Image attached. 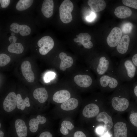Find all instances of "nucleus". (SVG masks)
<instances>
[{"label":"nucleus","instance_id":"obj_6","mask_svg":"<svg viewBox=\"0 0 137 137\" xmlns=\"http://www.w3.org/2000/svg\"><path fill=\"white\" fill-rule=\"evenodd\" d=\"M37 44L40 47L39 50L40 53L42 55H45L53 49L54 46V42L51 37L46 36L39 40Z\"/></svg>","mask_w":137,"mask_h":137},{"label":"nucleus","instance_id":"obj_34","mask_svg":"<svg viewBox=\"0 0 137 137\" xmlns=\"http://www.w3.org/2000/svg\"><path fill=\"white\" fill-rule=\"evenodd\" d=\"M10 2V0H0L1 7L3 8L7 7L9 5Z\"/></svg>","mask_w":137,"mask_h":137},{"label":"nucleus","instance_id":"obj_23","mask_svg":"<svg viewBox=\"0 0 137 137\" xmlns=\"http://www.w3.org/2000/svg\"><path fill=\"white\" fill-rule=\"evenodd\" d=\"M114 13L117 18L120 19H124L131 16L132 12L128 7L123 6H119L115 9Z\"/></svg>","mask_w":137,"mask_h":137},{"label":"nucleus","instance_id":"obj_9","mask_svg":"<svg viewBox=\"0 0 137 137\" xmlns=\"http://www.w3.org/2000/svg\"><path fill=\"white\" fill-rule=\"evenodd\" d=\"M21 69L22 74L26 80L29 82H33L35 75L31 69L30 62L27 61L23 62L21 65Z\"/></svg>","mask_w":137,"mask_h":137},{"label":"nucleus","instance_id":"obj_20","mask_svg":"<svg viewBox=\"0 0 137 137\" xmlns=\"http://www.w3.org/2000/svg\"><path fill=\"white\" fill-rule=\"evenodd\" d=\"M59 57L61 59L59 68L61 70L64 71L66 68L70 67L72 65L73 58L70 56H67L65 53L63 52L60 53Z\"/></svg>","mask_w":137,"mask_h":137},{"label":"nucleus","instance_id":"obj_40","mask_svg":"<svg viewBox=\"0 0 137 137\" xmlns=\"http://www.w3.org/2000/svg\"><path fill=\"white\" fill-rule=\"evenodd\" d=\"M112 135L109 132H108L101 136V137H111Z\"/></svg>","mask_w":137,"mask_h":137},{"label":"nucleus","instance_id":"obj_30","mask_svg":"<svg viewBox=\"0 0 137 137\" xmlns=\"http://www.w3.org/2000/svg\"><path fill=\"white\" fill-rule=\"evenodd\" d=\"M133 27L132 24L131 23L128 22L124 24L121 27L122 32L125 34L130 33Z\"/></svg>","mask_w":137,"mask_h":137},{"label":"nucleus","instance_id":"obj_16","mask_svg":"<svg viewBox=\"0 0 137 137\" xmlns=\"http://www.w3.org/2000/svg\"><path fill=\"white\" fill-rule=\"evenodd\" d=\"M46 121V119L45 117L40 115H37L36 118L31 119L29 123L30 131L32 132H35L38 129L39 125L45 123Z\"/></svg>","mask_w":137,"mask_h":137},{"label":"nucleus","instance_id":"obj_14","mask_svg":"<svg viewBox=\"0 0 137 137\" xmlns=\"http://www.w3.org/2000/svg\"><path fill=\"white\" fill-rule=\"evenodd\" d=\"M130 39L127 35L123 36L116 47L117 52L121 55L126 54L128 50Z\"/></svg>","mask_w":137,"mask_h":137},{"label":"nucleus","instance_id":"obj_31","mask_svg":"<svg viewBox=\"0 0 137 137\" xmlns=\"http://www.w3.org/2000/svg\"><path fill=\"white\" fill-rule=\"evenodd\" d=\"M122 2L126 6L137 9V0H123Z\"/></svg>","mask_w":137,"mask_h":137},{"label":"nucleus","instance_id":"obj_17","mask_svg":"<svg viewBox=\"0 0 137 137\" xmlns=\"http://www.w3.org/2000/svg\"><path fill=\"white\" fill-rule=\"evenodd\" d=\"M16 131L19 137H26L27 128L25 122L22 119H18L15 122Z\"/></svg>","mask_w":137,"mask_h":137},{"label":"nucleus","instance_id":"obj_21","mask_svg":"<svg viewBox=\"0 0 137 137\" xmlns=\"http://www.w3.org/2000/svg\"><path fill=\"white\" fill-rule=\"evenodd\" d=\"M33 94L34 98L40 103L45 102L48 97L47 91L44 88H39L36 89Z\"/></svg>","mask_w":137,"mask_h":137},{"label":"nucleus","instance_id":"obj_25","mask_svg":"<svg viewBox=\"0 0 137 137\" xmlns=\"http://www.w3.org/2000/svg\"><path fill=\"white\" fill-rule=\"evenodd\" d=\"M17 108L21 111H23L26 107H29L30 106L29 98L26 97L23 99L21 95L18 94L16 95Z\"/></svg>","mask_w":137,"mask_h":137},{"label":"nucleus","instance_id":"obj_27","mask_svg":"<svg viewBox=\"0 0 137 137\" xmlns=\"http://www.w3.org/2000/svg\"><path fill=\"white\" fill-rule=\"evenodd\" d=\"M33 1L32 0H20L16 5V9L19 11L25 10L31 6Z\"/></svg>","mask_w":137,"mask_h":137},{"label":"nucleus","instance_id":"obj_24","mask_svg":"<svg viewBox=\"0 0 137 137\" xmlns=\"http://www.w3.org/2000/svg\"><path fill=\"white\" fill-rule=\"evenodd\" d=\"M78 102L74 98H71L62 103L61 105V109L65 111H70L76 109L78 106Z\"/></svg>","mask_w":137,"mask_h":137},{"label":"nucleus","instance_id":"obj_22","mask_svg":"<svg viewBox=\"0 0 137 137\" xmlns=\"http://www.w3.org/2000/svg\"><path fill=\"white\" fill-rule=\"evenodd\" d=\"M88 4L91 10L94 12L101 11L106 7V3L103 0H89Z\"/></svg>","mask_w":137,"mask_h":137},{"label":"nucleus","instance_id":"obj_29","mask_svg":"<svg viewBox=\"0 0 137 137\" xmlns=\"http://www.w3.org/2000/svg\"><path fill=\"white\" fill-rule=\"evenodd\" d=\"M10 61V57L6 54H0V66H4L8 64Z\"/></svg>","mask_w":137,"mask_h":137},{"label":"nucleus","instance_id":"obj_15","mask_svg":"<svg viewBox=\"0 0 137 137\" xmlns=\"http://www.w3.org/2000/svg\"><path fill=\"white\" fill-rule=\"evenodd\" d=\"M128 112V122L132 129L137 130V107L134 103Z\"/></svg>","mask_w":137,"mask_h":137},{"label":"nucleus","instance_id":"obj_2","mask_svg":"<svg viewBox=\"0 0 137 137\" xmlns=\"http://www.w3.org/2000/svg\"><path fill=\"white\" fill-rule=\"evenodd\" d=\"M137 68L131 59H125L122 60L116 69V75L122 81H130L134 77Z\"/></svg>","mask_w":137,"mask_h":137},{"label":"nucleus","instance_id":"obj_4","mask_svg":"<svg viewBox=\"0 0 137 137\" xmlns=\"http://www.w3.org/2000/svg\"><path fill=\"white\" fill-rule=\"evenodd\" d=\"M74 8L72 3L70 0L63 1L59 8V16L61 21L65 24L70 23L72 20L71 13Z\"/></svg>","mask_w":137,"mask_h":137},{"label":"nucleus","instance_id":"obj_28","mask_svg":"<svg viewBox=\"0 0 137 137\" xmlns=\"http://www.w3.org/2000/svg\"><path fill=\"white\" fill-rule=\"evenodd\" d=\"M61 126L60 131L62 134L64 135H67L68 133V129L71 130L74 128L73 124L67 121H63L61 124Z\"/></svg>","mask_w":137,"mask_h":137},{"label":"nucleus","instance_id":"obj_36","mask_svg":"<svg viewBox=\"0 0 137 137\" xmlns=\"http://www.w3.org/2000/svg\"><path fill=\"white\" fill-rule=\"evenodd\" d=\"M39 137H53L52 134L49 132L45 131L42 132Z\"/></svg>","mask_w":137,"mask_h":137},{"label":"nucleus","instance_id":"obj_33","mask_svg":"<svg viewBox=\"0 0 137 137\" xmlns=\"http://www.w3.org/2000/svg\"><path fill=\"white\" fill-rule=\"evenodd\" d=\"M132 95L135 100V102L134 104L137 107V84L134 86L132 89Z\"/></svg>","mask_w":137,"mask_h":137},{"label":"nucleus","instance_id":"obj_43","mask_svg":"<svg viewBox=\"0 0 137 137\" xmlns=\"http://www.w3.org/2000/svg\"><path fill=\"white\" fill-rule=\"evenodd\" d=\"M1 123H0V128H1Z\"/></svg>","mask_w":137,"mask_h":137},{"label":"nucleus","instance_id":"obj_26","mask_svg":"<svg viewBox=\"0 0 137 137\" xmlns=\"http://www.w3.org/2000/svg\"><path fill=\"white\" fill-rule=\"evenodd\" d=\"M7 49L10 53L20 54L23 52L24 47L21 44L15 42L11 43L8 47Z\"/></svg>","mask_w":137,"mask_h":137},{"label":"nucleus","instance_id":"obj_37","mask_svg":"<svg viewBox=\"0 0 137 137\" xmlns=\"http://www.w3.org/2000/svg\"><path fill=\"white\" fill-rule=\"evenodd\" d=\"M74 137H86L85 134L82 132L77 131L76 132L74 135Z\"/></svg>","mask_w":137,"mask_h":137},{"label":"nucleus","instance_id":"obj_18","mask_svg":"<svg viewBox=\"0 0 137 137\" xmlns=\"http://www.w3.org/2000/svg\"><path fill=\"white\" fill-rule=\"evenodd\" d=\"M54 3L52 0H45L43 3L41 11L46 17L49 18L52 15L54 10Z\"/></svg>","mask_w":137,"mask_h":137},{"label":"nucleus","instance_id":"obj_11","mask_svg":"<svg viewBox=\"0 0 137 137\" xmlns=\"http://www.w3.org/2000/svg\"><path fill=\"white\" fill-rule=\"evenodd\" d=\"M75 82L80 87L87 88L92 84V79L90 76L87 75H78L74 77Z\"/></svg>","mask_w":137,"mask_h":137},{"label":"nucleus","instance_id":"obj_32","mask_svg":"<svg viewBox=\"0 0 137 137\" xmlns=\"http://www.w3.org/2000/svg\"><path fill=\"white\" fill-rule=\"evenodd\" d=\"M55 76V73L52 72H49L47 73L45 75L44 79L45 82H47L53 79Z\"/></svg>","mask_w":137,"mask_h":137},{"label":"nucleus","instance_id":"obj_12","mask_svg":"<svg viewBox=\"0 0 137 137\" xmlns=\"http://www.w3.org/2000/svg\"><path fill=\"white\" fill-rule=\"evenodd\" d=\"M77 37L74 39V42L76 43H80L86 48L90 49L93 46L92 43L90 41L91 36L87 33H81L77 35Z\"/></svg>","mask_w":137,"mask_h":137},{"label":"nucleus","instance_id":"obj_38","mask_svg":"<svg viewBox=\"0 0 137 137\" xmlns=\"http://www.w3.org/2000/svg\"><path fill=\"white\" fill-rule=\"evenodd\" d=\"M131 59L133 63L137 68V53L134 55L132 57Z\"/></svg>","mask_w":137,"mask_h":137},{"label":"nucleus","instance_id":"obj_10","mask_svg":"<svg viewBox=\"0 0 137 137\" xmlns=\"http://www.w3.org/2000/svg\"><path fill=\"white\" fill-rule=\"evenodd\" d=\"M99 106L95 104L91 103L87 105L82 111L83 116L87 118H92L96 116L100 112Z\"/></svg>","mask_w":137,"mask_h":137},{"label":"nucleus","instance_id":"obj_1","mask_svg":"<svg viewBox=\"0 0 137 137\" xmlns=\"http://www.w3.org/2000/svg\"><path fill=\"white\" fill-rule=\"evenodd\" d=\"M132 88L128 83L122 84L107 98L108 102L113 111L120 114L130 109L133 103L131 102Z\"/></svg>","mask_w":137,"mask_h":137},{"label":"nucleus","instance_id":"obj_41","mask_svg":"<svg viewBox=\"0 0 137 137\" xmlns=\"http://www.w3.org/2000/svg\"><path fill=\"white\" fill-rule=\"evenodd\" d=\"M4 133L1 130L0 131V137H3Z\"/></svg>","mask_w":137,"mask_h":137},{"label":"nucleus","instance_id":"obj_7","mask_svg":"<svg viewBox=\"0 0 137 137\" xmlns=\"http://www.w3.org/2000/svg\"><path fill=\"white\" fill-rule=\"evenodd\" d=\"M122 31L119 28H113L109 34L107 39L108 46L111 48L116 47L122 38Z\"/></svg>","mask_w":137,"mask_h":137},{"label":"nucleus","instance_id":"obj_5","mask_svg":"<svg viewBox=\"0 0 137 137\" xmlns=\"http://www.w3.org/2000/svg\"><path fill=\"white\" fill-rule=\"evenodd\" d=\"M106 107L104 110L100 112L96 117V120L97 122H102L104 124L103 135L109 132V131L113 128L114 124L113 117L110 112L109 111V110L107 109Z\"/></svg>","mask_w":137,"mask_h":137},{"label":"nucleus","instance_id":"obj_13","mask_svg":"<svg viewBox=\"0 0 137 137\" xmlns=\"http://www.w3.org/2000/svg\"><path fill=\"white\" fill-rule=\"evenodd\" d=\"M10 29L11 31L16 33L19 32L20 35L23 36L29 35L31 31L30 28L28 26L25 25H20L15 23L11 25Z\"/></svg>","mask_w":137,"mask_h":137},{"label":"nucleus","instance_id":"obj_39","mask_svg":"<svg viewBox=\"0 0 137 137\" xmlns=\"http://www.w3.org/2000/svg\"><path fill=\"white\" fill-rule=\"evenodd\" d=\"M9 40L11 43L16 42L17 38L14 36H11L9 38Z\"/></svg>","mask_w":137,"mask_h":137},{"label":"nucleus","instance_id":"obj_19","mask_svg":"<svg viewBox=\"0 0 137 137\" xmlns=\"http://www.w3.org/2000/svg\"><path fill=\"white\" fill-rule=\"evenodd\" d=\"M71 97L69 92L65 90H62L56 92L53 95V99L54 101L58 103H63L66 101Z\"/></svg>","mask_w":137,"mask_h":137},{"label":"nucleus","instance_id":"obj_8","mask_svg":"<svg viewBox=\"0 0 137 137\" xmlns=\"http://www.w3.org/2000/svg\"><path fill=\"white\" fill-rule=\"evenodd\" d=\"M17 97L13 92H9L4 99L3 103L4 110L7 112H11L16 107Z\"/></svg>","mask_w":137,"mask_h":137},{"label":"nucleus","instance_id":"obj_35","mask_svg":"<svg viewBox=\"0 0 137 137\" xmlns=\"http://www.w3.org/2000/svg\"><path fill=\"white\" fill-rule=\"evenodd\" d=\"M96 16V15L95 12H93L86 17V19L87 21L91 22L93 21L95 19Z\"/></svg>","mask_w":137,"mask_h":137},{"label":"nucleus","instance_id":"obj_3","mask_svg":"<svg viewBox=\"0 0 137 137\" xmlns=\"http://www.w3.org/2000/svg\"><path fill=\"white\" fill-rule=\"evenodd\" d=\"M122 81L116 74H106L100 76L98 83L105 93L114 91L122 84Z\"/></svg>","mask_w":137,"mask_h":137},{"label":"nucleus","instance_id":"obj_42","mask_svg":"<svg viewBox=\"0 0 137 137\" xmlns=\"http://www.w3.org/2000/svg\"><path fill=\"white\" fill-rule=\"evenodd\" d=\"M11 36H14L15 33L13 32H12L11 33Z\"/></svg>","mask_w":137,"mask_h":137}]
</instances>
